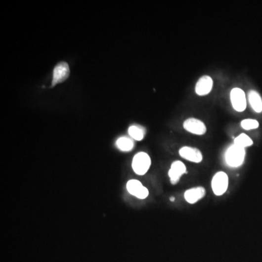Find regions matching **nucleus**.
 <instances>
[{
    "mask_svg": "<svg viewBox=\"0 0 262 262\" xmlns=\"http://www.w3.org/2000/svg\"><path fill=\"white\" fill-rule=\"evenodd\" d=\"M186 168L184 163L180 160H175L171 164L170 170L169 171V176L171 183L173 185L178 183L181 176L186 174Z\"/></svg>",
    "mask_w": 262,
    "mask_h": 262,
    "instance_id": "1a4fd4ad",
    "label": "nucleus"
},
{
    "mask_svg": "<svg viewBox=\"0 0 262 262\" xmlns=\"http://www.w3.org/2000/svg\"><path fill=\"white\" fill-rule=\"evenodd\" d=\"M206 189L203 186H196V187L191 188L187 189L184 192L185 200L189 204H195L199 200H202L206 196Z\"/></svg>",
    "mask_w": 262,
    "mask_h": 262,
    "instance_id": "9b49d317",
    "label": "nucleus"
},
{
    "mask_svg": "<svg viewBox=\"0 0 262 262\" xmlns=\"http://www.w3.org/2000/svg\"><path fill=\"white\" fill-rule=\"evenodd\" d=\"M128 192L132 196L137 197V198L144 200L149 196V190L147 188L143 186L141 181L138 180L132 179L129 181L126 185Z\"/></svg>",
    "mask_w": 262,
    "mask_h": 262,
    "instance_id": "0eeeda50",
    "label": "nucleus"
},
{
    "mask_svg": "<svg viewBox=\"0 0 262 262\" xmlns=\"http://www.w3.org/2000/svg\"><path fill=\"white\" fill-rule=\"evenodd\" d=\"M170 200H171V201L174 202V200H175V198H174V197H171Z\"/></svg>",
    "mask_w": 262,
    "mask_h": 262,
    "instance_id": "f3484780",
    "label": "nucleus"
},
{
    "mask_svg": "<svg viewBox=\"0 0 262 262\" xmlns=\"http://www.w3.org/2000/svg\"><path fill=\"white\" fill-rule=\"evenodd\" d=\"M180 156L187 161L194 163H200L203 161V155L201 151L196 147L185 146L178 151Z\"/></svg>",
    "mask_w": 262,
    "mask_h": 262,
    "instance_id": "423d86ee",
    "label": "nucleus"
},
{
    "mask_svg": "<svg viewBox=\"0 0 262 262\" xmlns=\"http://www.w3.org/2000/svg\"><path fill=\"white\" fill-rule=\"evenodd\" d=\"M70 70L67 63L61 62L57 64L54 68L52 74V87L58 85V83H63L66 79L69 78Z\"/></svg>",
    "mask_w": 262,
    "mask_h": 262,
    "instance_id": "6e6552de",
    "label": "nucleus"
},
{
    "mask_svg": "<svg viewBox=\"0 0 262 262\" xmlns=\"http://www.w3.org/2000/svg\"><path fill=\"white\" fill-rule=\"evenodd\" d=\"M230 101L232 107L238 112H243L247 107V99L244 90L235 87L230 92Z\"/></svg>",
    "mask_w": 262,
    "mask_h": 262,
    "instance_id": "20e7f679",
    "label": "nucleus"
},
{
    "mask_svg": "<svg viewBox=\"0 0 262 262\" xmlns=\"http://www.w3.org/2000/svg\"><path fill=\"white\" fill-rule=\"evenodd\" d=\"M214 87V80L209 75H203L195 85V93L199 96L209 95Z\"/></svg>",
    "mask_w": 262,
    "mask_h": 262,
    "instance_id": "9d476101",
    "label": "nucleus"
},
{
    "mask_svg": "<svg viewBox=\"0 0 262 262\" xmlns=\"http://www.w3.org/2000/svg\"><path fill=\"white\" fill-rule=\"evenodd\" d=\"M229 187V177L223 171L216 173L211 180V188L216 196H222Z\"/></svg>",
    "mask_w": 262,
    "mask_h": 262,
    "instance_id": "f03ea898",
    "label": "nucleus"
},
{
    "mask_svg": "<svg viewBox=\"0 0 262 262\" xmlns=\"http://www.w3.org/2000/svg\"><path fill=\"white\" fill-rule=\"evenodd\" d=\"M246 149L235 144L231 145L225 152L224 160L229 168L237 169L244 163Z\"/></svg>",
    "mask_w": 262,
    "mask_h": 262,
    "instance_id": "f257e3e1",
    "label": "nucleus"
},
{
    "mask_svg": "<svg viewBox=\"0 0 262 262\" xmlns=\"http://www.w3.org/2000/svg\"><path fill=\"white\" fill-rule=\"evenodd\" d=\"M241 128L246 131L254 130L260 127V123L254 119H245L240 123Z\"/></svg>",
    "mask_w": 262,
    "mask_h": 262,
    "instance_id": "dca6fc26",
    "label": "nucleus"
},
{
    "mask_svg": "<svg viewBox=\"0 0 262 262\" xmlns=\"http://www.w3.org/2000/svg\"><path fill=\"white\" fill-rule=\"evenodd\" d=\"M184 130L197 135H203L207 132V127L202 120L195 118L186 119L183 123Z\"/></svg>",
    "mask_w": 262,
    "mask_h": 262,
    "instance_id": "39448f33",
    "label": "nucleus"
},
{
    "mask_svg": "<svg viewBox=\"0 0 262 262\" xmlns=\"http://www.w3.org/2000/svg\"><path fill=\"white\" fill-rule=\"evenodd\" d=\"M249 101L251 108L257 113L262 112V99L261 95L256 90H251L249 92Z\"/></svg>",
    "mask_w": 262,
    "mask_h": 262,
    "instance_id": "f8f14e48",
    "label": "nucleus"
},
{
    "mask_svg": "<svg viewBox=\"0 0 262 262\" xmlns=\"http://www.w3.org/2000/svg\"><path fill=\"white\" fill-rule=\"evenodd\" d=\"M129 133L132 139L141 141L144 138L146 131L140 126H131L129 129Z\"/></svg>",
    "mask_w": 262,
    "mask_h": 262,
    "instance_id": "4468645a",
    "label": "nucleus"
},
{
    "mask_svg": "<svg viewBox=\"0 0 262 262\" xmlns=\"http://www.w3.org/2000/svg\"><path fill=\"white\" fill-rule=\"evenodd\" d=\"M150 157L144 152H138L134 156L132 161V169L137 175H143L150 169Z\"/></svg>",
    "mask_w": 262,
    "mask_h": 262,
    "instance_id": "7ed1b4c3",
    "label": "nucleus"
},
{
    "mask_svg": "<svg viewBox=\"0 0 262 262\" xmlns=\"http://www.w3.org/2000/svg\"><path fill=\"white\" fill-rule=\"evenodd\" d=\"M253 144H254L253 140L246 133L240 134L234 140V144L237 145L240 147L244 148V149L252 146Z\"/></svg>",
    "mask_w": 262,
    "mask_h": 262,
    "instance_id": "2eb2a0df",
    "label": "nucleus"
},
{
    "mask_svg": "<svg viewBox=\"0 0 262 262\" xmlns=\"http://www.w3.org/2000/svg\"><path fill=\"white\" fill-rule=\"evenodd\" d=\"M116 146L119 149L123 152H130L133 149L134 142L129 137H121L116 141Z\"/></svg>",
    "mask_w": 262,
    "mask_h": 262,
    "instance_id": "ddd939ff",
    "label": "nucleus"
}]
</instances>
